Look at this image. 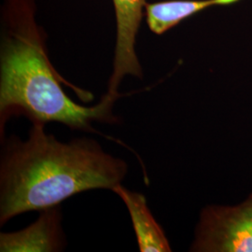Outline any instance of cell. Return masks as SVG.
I'll return each mask as SVG.
<instances>
[{
    "mask_svg": "<svg viewBox=\"0 0 252 252\" xmlns=\"http://www.w3.org/2000/svg\"><path fill=\"white\" fill-rule=\"evenodd\" d=\"M0 225L14 217L59 206L91 189H114L126 179L128 164L106 153L93 138L59 141L34 123L27 140L2 137Z\"/></svg>",
    "mask_w": 252,
    "mask_h": 252,
    "instance_id": "1",
    "label": "cell"
},
{
    "mask_svg": "<svg viewBox=\"0 0 252 252\" xmlns=\"http://www.w3.org/2000/svg\"><path fill=\"white\" fill-rule=\"evenodd\" d=\"M7 32L0 54V138L10 118L24 116L32 124L58 123L70 130L97 133L94 123L115 125V98L105 94L94 107L74 102L62 83L91 100L90 93L64 81L51 63L44 38L35 22L32 0H9Z\"/></svg>",
    "mask_w": 252,
    "mask_h": 252,
    "instance_id": "2",
    "label": "cell"
},
{
    "mask_svg": "<svg viewBox=\"0 0 252 252\" xmlns=\"http://www.w3.org/2000/svg\"><path fill=\"white\" fill-rule=\"evenodd\" d=\"M191 252H252V191L236 205L202 208Z\"/></svg>",
    "mask_w": 252,
    "mask_h": 252,
    "instance_id": "3",
    "label": "cell"
},
{
    "mask_svg": "<svg viewBox=\"0 0 252 252\" xmlns=\"http://www.w3.org/2000/svg\"><path fill=\"white\" fill-rule=\"evenodd\" d=\"M117 23L113 72L108 81V94L119 99L118 89L127 75L142 79L143 73L135 54V37L145 9V0H113Z\"/></svg>",
    "mask_w": 252,
    "mask_h": 252,
    "instance_id": "4",
    "label": "cell"
},
{
    "mask_svg": "<svg viewBox=\"0 0 252 252\" xmlns=\"http://www.w3.org/2000/svg\"><path fill=\"white\" fill-rule=\"evenodd\" d=\"M62 217L60 205L40 210L32 224L17 232L1 233L0 252H62L66 246Z\"/></svg>",
    "mask_w": 252,
    "mask_h": 252,
    "instance_id": "5",
    "label": "cell"
},
{
    "mask_svg": "<svg viewBox=\"0 0 252 252\" xmlns=\"http://www.w3.org/2000/svg\"><path fill=\"white\" fill-rule=\"evenodd\" d=\"M126 204L135 230L139 252H170L171 246L147 204L144 194L133 191L122 184L112 189Z\"/></svg>",
    "mask_w": 252,
    "mask_h": 252,
    "instance_id": "6",
    "label": "cell"
},
{
    "mask_svg": "<svg viewBox=\"0 0 252 252\" xmlns=\"http://www.w3.org/2000/svg\"><path fill=\"white\" fill-rule=\"evenodd\" d=\"M241 0H169L146 3L148 26L156 35H162L183 20L213 6L231 5Z\"/></svg>",
    "mask_w": 252,
    "mask_h": 252,
    "instance_id": "7",
    "label": "cell"
}]
</instances>
